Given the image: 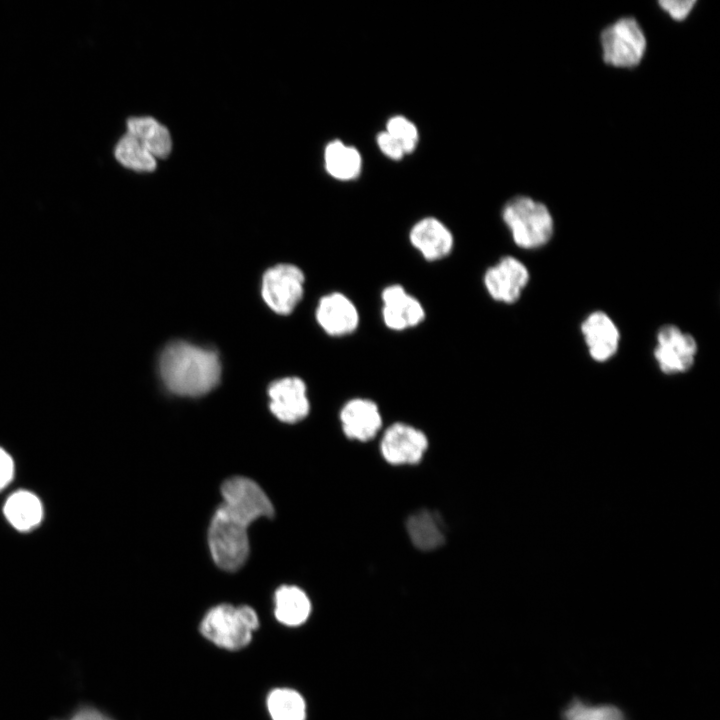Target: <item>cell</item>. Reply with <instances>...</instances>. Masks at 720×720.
Here are the masks:
<instances>
[{
    "label": "cell",
    "mask_w": 720,
    "mask_h": 720,
    "mask_svg": "<svg viewBox=\"0 0 720 720\" xmlns=\"http://www.w3.org/2000/svg\"><path fill=\"white\" fill-rule=\"evenodd\" d=\"M590 356L598 362L612 358L618 350L620 334L612 319L602 311L591 313L582 323Z\"/></svg>",
    "instance_id": "16"
},
{
    "label": "cell",
    "mask_w": 720,
    "mask_h": 720,
    "mask_svg": "<svg viewBox=\"0 0 720 720\" xmlns=\"http://www.w3.org/2000/svg\"><path fill=\"white\" fill-rule=\"evenodd\" d=\"M248 526L220 505L211 520L208 541L217 566L226 571L239 569L249 554Z\"/></svg>",
    "instance_id": "4"
},
{
    "label": "cell",
    "mask_w": 720,
    "mask_h": 720,
    "mask_svg": "<svg viewBox=\"0 0 720 720\" xmlns=\"http://www.w3.org/2000/svg\"><path fill=\"white\" fill-rule=\"evenodd\" d=\"M258 626V616L251 607L221 604L207 612L200 631L221 648L239 650L249 644Z\"/></svg>",
    "instance_id": "3"
},
{
    "label": "cell",
    "mask_w": 720,
    "mask_h": 720,
    "mask_svg": "<svg viewBox=\"0 0 720 720\" xmlns=\"http://www.w3.org/2000/svg\"><path fill=\"white\" fill-rule=\"evenodd\" d=\"M160 375L165 385L181 396H201L219 382L221 365L213 351L177 341L160 356Z\"/></svg>",
    "instance_id": "1"
},
{
    "label": "cell",
    "mask_w": 720,
    "mask_h": 720,
    "mask_svg": "<svg viewBox=\"0 0 720 720\" xmlns=\"http://www.w3.org/2000/svg\"><path fill=\"white\" fill-rule=\"evenodd\" d=\"M14 474V463L10 455L0 448V490L11 481Z\"/></svg>",
    "instance_id": "28"
},
{
    "label": "cell",
    "mask_w": 720,
    "mask_h": 720,
    "mask_svg": "<svg viewBox=\"0 0 720 720\" xmlns=\"http://www.w3.org/2000/svg\"><path fill=\"white\" fill-rule=\"evenodd\" d=\"M659 6L666 11L669 16L676 20H684L696 4L695 0H663L658 2Z\"/></svg>",
    "instance_id": "26"
},
{
    "label": "cell",
    "mask_w": 720,
    "mask_h": 720,
    "mask_svg": "<svg viewBox=\"0 0 720 720\" xmlns=\"http://www.w3.org/2000/svg\"><path fill=\"white\" fill-rule=\"evenodd\" d=\"M564 720H625L620 709L612 705L590 706L574 700L564 711Z\"/></svg>",
    "instance_id": "24"
},
{
    "label": "cell",
    "mask_w": 720,
    "mask_h": 720,
    "mask_svg": "<svg viewBox=\"0 0 720 720\" xmlns=\"http://www.w3.org/2000/svg\"><path fill=\"white\" fill-rule=\"evenodd\" d=\"M408 239L411 246L428 262L441 261L452 253L455 239L440 219L428 216L413 224Z\"/></svg>",
    "instance_id": "13"
},
{
    "label": "cell",
    "mask_w": 720,
    "mask_h": 720,
    "mask_svg": "<svg viewBox=\"0 0 720 720\" xmlns=\"http://www.w3.org/2000/svg\"><path fill=\"white\" fill-rule=\"evenodd\" d=\"M376 141L380 151L390 159L400 160L405 155L401 144L385 130L378 133Z\"/></svg>",
    "instance_id": "27"
},
{
    "label": "cell",
    "mask_w": 720,
    "mask_h": 720,
    "mask_svg": "<svg viewBox=\"0 0 720 720\" xmlns=\"http://www.w3.org/2000/svg\"><path fill=\"white\" fill-rule=\"evenodd\" d=\"M129 135L135 138L150 154L166 158L172 149L169 130L156 119L148 116L131 117L126 122Z\"/></svg>",
    "instance_id": "17"
},
{
    "label": "cell",
    "mask_w": 720,
    "mask_h": 720,
    "mask_svg": "<svg viewBox=\"0 0 720 720\" xmlns=\"http://www.w3.org/2000/svg\"><path fill=\"white\" fill-rule=\"evenodd\" d=\"M381 319L386 328L402 332L424 322L426 310L422 302L398 283L385 286L380 294Z\"/></svg>",
    "instance_id": "8"
},
{
    "label": "cell",
    "mask_w": 720,
    "mask_h": 720,
    "mask_svg": "<svg viewBox=\"0 0 720 720\" xmlns=\"http://www.w3.org/2000/svg\"><path fill=\"white\" fill-rule=\"evenodd\" d=\"M697 342L694 337L674 325H665L657 332L654 356L660 370L668 375L684 373L695 362Z\"/></svg>",
    "instance_id": "9"
},
{
    "label": "cell",
    "mask_w": 720,
    "mask_h": 720,
    "mask_svg": "<svg viewBox=\"0 0 720 720\" xmlns=\"http://www.w3.org/2000/svg\"><path fill=\"white\" fill-rule=\"evenodd\" d=\"M114 156L123 167L137 172H151L157 165L156 158L128 133L117 142Z\"/></svg>",
    "instance_id": "23"
},
{
    "label": "cell",
    "mask_w": 720,
    "mask_h": 720,
    "mask_svg": "<svg viewBox=\"0 0 720 720\" xmlns=\"http://www.w3.org/2000/svg\"><path fill=\"white\" fill-rule=\"evenodd\" d=\"M427 447V437L421 430L401 422L389 426L380 443L383 458L394 465L418 463Z\"/></svg>",
    "instance_id": "12"
},
{
    "label": "cell",
    "mask_w": 720,
    "mask_h": 720,
    "mask_svg": "<svg viewBox=\"0 0 720 720\" xmlns=\"http://www.w3.org/2000/svg\"><path fill=\"white\" fill-rule=\"evenodd\" d=\"M600 43L603 61L618 68H634L646 50L645 35L632 17L620 18L604 28Z\"/></svg>",
    "instance_id": "5"
},
{
    "label": "cell",
    "mask_w": 720,
    "mask_h": 720,
    "mask_svg": "<svg viewBox=\"0 0 720 720\" xmlns=\"http://www.w3.org/2000/svg\"><path fill=\"white\" fill-rule=\"evenodd\" d=\"M315 318L322 330L333 337L351 335L360 325V313L356 304L346 294L338 291L320 298Z\"/></svg>",
    "instance_id": "11"
},
{
    "label": "cell",
    "mask_w": 720,
    "mask_h": 720,
    "mask_svg": "<svg viewBox=\"0 0 720 720\" xmlns=\"http://www.w3.org/2000/svg\"><path fill=\"white\" fill-rule=\"evenodd\" d=\"M324 162L329 175L341 181L356 178L362 167L359 151L340 140H334L327 144L324 151Z\"/></svg>",
    "instance_id": "20"
},
{
    "label": "cell",
    "mask_w": 720,
    "mask_h": 720,
    "mask_svg": "<svg viewBox=\"0 0 720 720\" xmlns=\"http://www.w3.org/2000/svg\"><path fill=\"white\" fill-rule=\"evenodd\" d=\"M341 426L344 434L359 441L375 437L382 426L378 405L368 398H352L341 408Z\"/></svg>",
    "instance_id": "15"
},
{
    "label": "cell",
    "mask_w": 720,
    "mask_h": 720,
    "mask_svg": "<svg viewBox=\"0 0 720 720\" xmlns=\"http://www.w3.org/2000/svg\"><path fill=\"white\" fill-rule=\"evenodd\" d=\"M275 617L287 626L303 624L310 615L311 602L306 593L296 587L284 585L275 592Z\"/></svg>",
    "instance_id": "19"
},
{
    "label": "cell",
    "mask_w": 720,
    "mask_h": 720,
    "mask_svg": "<svg viewBox=\"0 0 720 720\" xmlns=\"http://www.w3.org/2000/svg\"><path fill=\"white\" fill-rule=\"evenodd\" d=\"M305 276L292 264H278L268 269L262 280V297L278 314L291 313L304 294Z\"/></svg>",
    "instance_id": "7"
},
{
    "label": "cell",
    "mask_w": 720,
    "mask_h": 720,
    "mask_svg": "<svg viewBox=\"0 0 720 720\" xmlns=\"http://www.w3.org/2000/svg\"><path fill=\"white\" fill-rule=\"evenodd\" d=\"M270 410L282 422L296 423L310 410L305 382L298 377H286L269 386Z\"/></svg>",
    "instance_id": "14"
},
{
    "label": "cell",
    "mask_w": 720,
    "mask_h": 720,
    "mask_svg": "<svg viewBox=\"0 0 720 720\" xmlns=\"http://www.w3.org/2000/svg\"><path fill=\"white\" fill-rule=\"evenodd\" d=\"M385 131L401 144L405 154L415 150L419 139L418 129L408 118L401 115L391 117L386 123Z\"/></svg>",
    "instance_id": "25"
},
{
    "label": "cell",
    "mask_w": 720,
    "mask_h": 720,
    "mask_svg": "<svg viewBox=\"0 0 720 720\" xmlns=\"http://www.w3.org/2000/svg\"><path fill=\"white\" fill-rule=\"evenodd\" d=\"M67 720H113V719L96 709L84 708V709H81L78 712H76L73 716H71Z\"/></svg>",
    "instance_id": "29"
},
{
    "label": "cell",
    "mask_w": 720,
    "mask_h": 720,
    "mask_svg": "<svg viewBox=\"0 0 720 720\" xmlns=\"http://www.w3.org/2000/svg\"><path fill=\"white\" fill-rule=\"evenodd\" d=\"M406 529L412 543L420 550H434L445 542L442 519L431 510L422 509L409 516Z\"/></svg>",
    "instance_id": "18"
},
{
    "label": "cell",
    "mask_w": 720,
    "mask_h": 720,
    "mask_svg": "<svg viewBox=\"0 0 720 720\" xmlns=\"http://www.w3.org/2000/svg\"><path fill=\"white\" fill-rule=\"evenodd\" d=\"M221 505L233 516L249 526L260 517H272L274 509L261 487L246 477H232L221 487Z\"/></svg>",
    "instance_id": "6"
},
{
    "label": "cell",
    "mask_w": 720,
    "mask_h": 720,
    "mask_svg": "<svg viewBox=\"0 0 720 720\" xmlns=\"http://www.w3.org/2000/svg\"><path fill=\"white\" fill-rule=\"evenodd\" d=\"M4 514L14 528L28 531L40 523L43 509L36 495L29 491H18L7 499Z\"/></svg>",
    "instance_id": "21"
},
{
    "label": "cell",
    "mask_w": 720,
    "mask_h": 720,
    "mask_svg": "<svg viewBox=\"0 0 720 720\" xmlns=\"http://www.w3.org/2000/svg\"><path fill=\"white\" fill-rule=\"evenodd\" d=\"M501 216L514 243L520 248H540L553 235V218L548 208L528 196L511 198L505 203Z\"/></svg>",
    "instance_id": "2"
},
{
    "label": "cell",
    "mask_w": 720,
    "mask_h": 720,
    "mask_svg": "<svg viewBox=\"0 0 720 720\" xmlns=\"http://www.w3.org/2000/svg\"><path fill=\"white\" fill-rule=\"evenodd\" d=\"M267 708L272 720H305L306 704L297 691L277 688L267 697Z\"/></svg>",
    "instance_id": "22"
},
{
    "label": "cell",
    "mask_w": 720,
    "mask_h": 720,
    "mask_svg": "<svg viewBox=\"0 0 720 720\" xmlns=\"http://www.w3.org/2000/svg\"><path fill=\"white\" fill-rule=\"evenodd\" d=\"M527 267L517 258L507 255L488 267L483 275V285L496 302H517L529 282Z\"/></svg>",
    "instance_id": "10"
}]
</instances>
